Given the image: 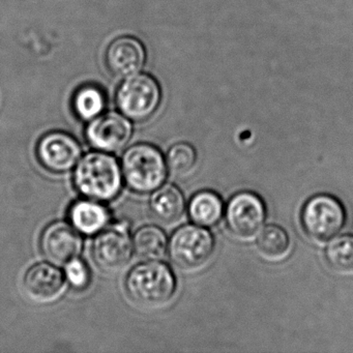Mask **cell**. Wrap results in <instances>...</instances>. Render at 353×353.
<instances>
[{"mask_svg": "<svg viewBox=\"0 0 353 353\" xmlns=\"http://www.w3.org/2000/svg\"><path fill=\"white\" fill-rule=\"evenodd\" d=\"M123 177V169L114 157L108 152H94L85 154L78 162L74 183L88 199L108 202L121 193Z\"/></svg>", "mask_w": 353, "mask_h": 353, "instance_id": "cell-1", "label": "cell"}, {"mask_svg": "<svg viewBox=\"0 0 353 353\" xmlns=\"http://www.w3.org/2000/svg\"><path fill=\"white\" fill-rule=\"evenodd\" d=\"M125 288L138 305L158 307L172 299L176 281L168 265L150 260L132 268L125 279Z\"/></svg>", "mask_w": 353, "mask_h": 353, "instance_id": "cell-2", "label": "cell"}, {"mask_svg": "<svg viewBox=\"0 0 353 353\" xmlns=\"http://www.w3.org/2000/svg\"><path fill=\"white\" fill-rule=\"evenodd\" d=\"M125 183L138 194H150L162 187L167 177V163L162 152L148 143L135 144L121 159Z\"/></svg>", "mask_w": 353, "mask_h": 353, "instance_id": "cell-3", "label": "cell"}, {"mask_svg": "<svg viewBox=\"0 0 353 353\" xmlns=\"http://www.w3.org/2000/svg\"><path fill=\"white\" fill-rule=\"evenodd\" d=\"M161 102L158 82L146 74L127 78L117 92V105L121 114L134 121L150 119Z\"/></svg>", "mask_w": 353, "mask_h": 353, "instance_id": "cell-4", "label": "cell"}, {"mask_svg": "<svg viewBox=\"0 0 353 353\" xmlns=\"http://www.w3.org/2000/svg\"><path fill=\"white\" fill-rule=\"evenodd\" d=\"M214 239L199 225H185L173 233L169 243L171 261L183 270L201 268L212 258Z\"/></svg>", "mask_w": 353, "mask_h": 353, "instance_id": "cell-5", "label": "cell"}, {"mask_svg": "<svg viewBox=\"0 0 353 353\" xmlns=\"http://www.w3.org/2000/svg\"><path fill=\"white\" fill-rule=\"evenodd\" d=\"M343 204L332 195L320 194L307 200L301 210V224L309 236L327 241L341 232L346 224Z\"/></svg>", "mask_w": 353, "mask_h": 353, "instance_id": "cell-6", "label": "cell"}, {"mask_svg": "<svg viewBox=\"0 0 353 353\" xmlns=\"http://www.w3.org/2000/svg\"><path fill=\"white\" fill-rule=\"evenodd\" d=\"M265 219L264 202L252 192H241L233 196L225 210L227 227L239 239L255 236L263 227Z\"/></svg>", "mask_w": 353, "mask_h": 353, "instance_id": "cell-7", "label": "cell"}, {"mask_svg": "<svg viewBox=\"0 0 353 353\" xmlns=\"http://www.w3.org/2000/svg\"><path fill=\"white\" fill-rule=\"evenodd\" d=\"M133 241L123 224L101 231L94 239L92 259L104 272H115L125 268L133 255Z\"/></svg>", "mask_w": 353, "mask_h": 353, "instance_id": "cell-8", "label": "cell"}, {"mask_svg": "<svg viewBox=\"0 0 353 353\" xmlns=\"http://www.w3.org/2000/svg\"><path fill=\"white\" fill-rule=\"evenodd\" d=\"M133 128L129 119L119 113L101 114L88 123L86 139L99 152H119L131 139Z\"/></svg>", "mask_w": 353, "mask_h": 353, "instance_id": "cell-9", "label": "cell"}, {"mask_svg": "<svg viewBox=\"0 0 353 353\" xmlns=\"http://www.w3.org/2000/svg\"><path fill=\"white\" fill-rule=\"evenodd\" d=\"M81 154L79 142L63 132L46 134L37 146V156L41 165L54 173H65L75 168Z\"/></svg>", "mask_w": 353, "mask_h": 353, "instance_id": "cell-10", "label": "cell"}, {"mask_svg": "<svg viewBox=\"0 0 353 353\" xmlns=\"http://www.w3.org/2000/svg\"><path fill=\"white\" fill-rule=\"evenodd\" d=\"M41 250L45 257L54 264H67L79 257L83 241L73 225L67 222H54L43 231Z\"/></svg>", "mask_w": 353, "mask_h": 353, "instance_id": "cell-11", "label": "cell"}, {"mask_svg": "<svg viewBox=\"0 0 353 353\" xmlns=\"http://www.w3.org/2000/svg\"><path fill=\"white\" fill-rule=\"evenodd\" d=\"M65 276L57 266L41 262L26 272L23 279L24 292L34 303H51L65 292Z\"/></svg>", "mask_w": 353, "mask_h": 353, "instance_id": "cell-12", "label": "cell"}, {"mask_svg": "<svg viewBox=\"0 0 353 353\" xmlns=\"http://www.w3.org/2000/svg\"><path fill=\"white\" fill-rule=\"evenodd\" d=\"M106 65L114 77L129 78L143 68L146 53L143 45L132 37H121L109 45Z\"/></svg>", "mask_w": 353, "mask_h": 353, "instance_id": "cell-13", "label": "cell"}, {"mask_svg": "<svg viewBox=\"0 0 353 353\" xmlns=\"http://www.w3.org/2000/svg\"><path fill=\"white\" fill-rule=\"evenodd\" d=\"M69 218L74 228L85 235L98 234L110 222L108 210L99 201L90 199L74 203L70 210Z\"/></svg>", "mask_w": 353, "mask_h": 353, "instance_id": "cell-14", "label": "cell"}, {"mask_svg": "<svg viewBox=\"0 0 353 353\" xmlns=\"http://www.w3.org/2000/svg\"><path fill=\"white\" fill-rule=\"evenodd\" d=\"M150 210L161 222L167 224L177 222L185 214V197L175 185L159 188L150 199Z\"/></svg>", "mask_w": 353, "mask_h": 353, "instance_id": "cell-15", "label": "cell"}, {"mask_svg": "<svg viewBox=\"0 0 353 353\" xmlns=\"http://www.w3.org/2000/svg\"><path fill=\"white\" fill-rule=\"evenodd\" d=\"M223 212L224 204L220 196L214 192H199L190 201V218L199 226H214L222 218Z\"/></svg>", "mask_w": 353, "mask_h": 353, "instance_id": "cell-16", "label": "cell"}, {"mask_svg": "<svg viewBox=\"0 0 353 353\" xmlns=\"http://www.w3.org/2000/svg\"><path fill=\"white\" fill-rule=\"evenodd\" d=\"M106 108V97L99 86L85 84L76 90L73 97V110L76 117L90 121L100 117Z\"/></svg>", "mask_w": 353, "mask_h": 353, "instance_id": "cell-17", "label": "cell"}, {"mask_svg": "<svg viewBox=\"0 0 353 353\" xmlns=\"http://www.w3.org/2000/svg\"><path fill=\"white\" fill-rule=\"evenodd\" d=\"M136 253L145 260L161 259L168 247L166 234L156 226H145L138 229L133 237Z\"/></svg>", "mask_w": 353, "mask_h": 353, "instance_id": "cell-18", "label": "cell"}, {"mask_svg": "<svg viewBox=\"0 0 353 353\" xmlns=\"http://www.w3.org/2000/svg\"><path fill=\"white\" fill-rule=\"evenodd\" d=\"M325 257L336 272L353 274V235H341L332 239L326 248Z\"/></svg>", "mask_w": 353, "mask_h": 353, "instance_id": "cell-19", "label": "cell"}, {"mask_svg": "<svg viewBox=\"0 0 353 353\" xmlns=\"http://www.w3.org/2000/svg\"><path fill=\"white\" fill-rule=\"evenodd\" d=\"M258 249L266 257L281 258L288 252L290 241L282 227L268 225L260 231L257 239Z\"/></svg>", "mask_w": 353, "mask_h": 353, "instance_id": "cell-20", "label": "cell"}, {"mask_svg": "<svg viewBox=\"0 0 353 353\" xmlns=\"http://www.w3.org/2000/svg\"><path fill=\"white\" fill-rule=\"evenodd\" d=\"M197 162L195 148L189 143H177L166 156L167 167L172 174L183 176L193 170Z\"/></svg>", "mask_w": 353, "mask_h": 353, "instance_id": "cell-21", "label": "cell"}, {"mask_svg": "<svg viewBox=\"0 0 353 353\" xmlns=\"http://www.w3.org/2000/svg\"><path fill=\"white\" fill-rule=\"evenodd\" d=\"M90 279L92 276L88 266L79 258H75L65 264V280L74 289L83 290L88 288Z\"/></svg>", "mask_w": 353, "mask_h": 353, "instance_id": "cell-22", "label": "cell"}]
</instances>
